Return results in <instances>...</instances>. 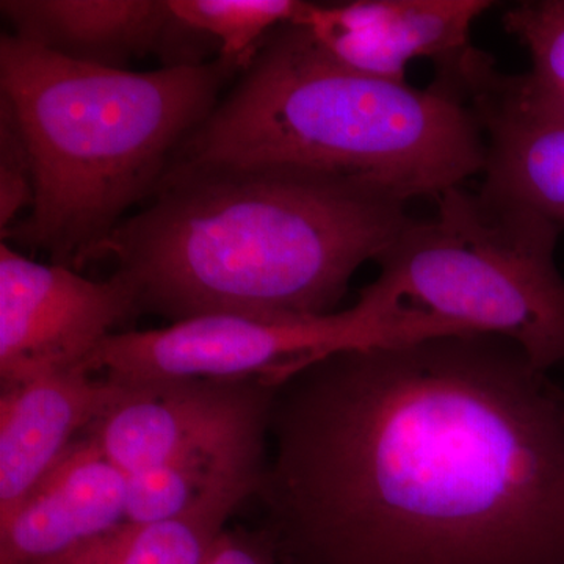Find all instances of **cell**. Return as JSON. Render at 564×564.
I'll return each instance as SVG.
<instances>
[{
  "mask_svg": "<svg viewBox=\"0 0 564 564\" xmlns=\"http://www.w3.org/2000/svg\"><path fill=\"white\" fill-rule=\"evenodd\" d=\"M270 430L284 564H564V389L503 337L334 352Z\"/></svg>",
  "mask_w": 564,
  "mask_h": 564,
  "instance_id": "6da1fadb",
  "label": "cell"
},
{
  "mask_svg": "<svg viewBox=\"0 0 564 564\" xmlns=\"http://www.w3.org/2000/svg\"><path fill=\"white\" fill-rule=\"evenodd\" d=\"M406 206L350 177L292 166L170 165L150 206L95 261L117 262L140 311L173 323L322 317L391 243Z\"/></svg>",
  "mask_w": 564,
  "mask_h": 564,
  "instance_id": "7a4b0ae2",
  "label": "cell"
},
{
  "mask_svg": "<svg viewBox=\"0 0 564 564\" xmlns=\"http://www.w3.org/2000/svg\"><path fill=\"white\" fill-rule=\"evenodd\" d=\"M242 68L218 55L148 73L102 68L0 36V99L31 154L33 204L2 242L82 270L150 198L182 141Z\"/></svg>",
  "mask_w": 564,
  "mask_h": 564,
  "instance_id": "3957f363",
  "label": "cell"
},
{
  "mask_svg": "<svg viewBox=\"0 0 564 564\" xmlns=\"http://www.w3.org/2000/svg\"><path fill=\"white\" fill-rule=\"evenodd\" d=\"M474 110L434 84L381 79L332 57L304 25L270 33L170 165L243 163L336 174L404 203L484 173Z\"/></svg>",
  "mask_w": 564,
  "mask_h": 564,
  "instance_id": "277c9868",
  "label": "cell"
},
{
  "mask_svg": "<svg viewBox=\"0 0 564 564\" xmlns=\"http://www.w3.org/2000/svg\"><path fill=\"white\" fill-rule=\"evenodd\" d=\"M436 202L433 218H408L359 295L503 337L544 372L564 364V276L556 265L563 229L481 188L458 185Z\"/></svg>",
  "mask_w": 564,
  "mask_h": 564,
  "instance_id": "5b68a950",
  "label": "cell"
},
{
  "mask_svg": "<svg viewBox=\"0 0 564 564\" xmlns=\"http://www.w3.org/2000/svg\"><path fill=\"white\" fill-rule=\"evenodd\" d=\"M463 333L426 315L392 311L359 295L322 317L263 321L207 315L166 328L117 333L76 370L115 383L261 380L280 388L334 352Z\"/></svg>",
  "mask_w": 564,
  "mask_h": 564,
  "instance_id": "8992f818",
  "label": "cell"
},
{
  "mask_svg": "<svg viewBox=\"0 0 564 564\" xmlns=\"http://www.w3.org/2000/svg\"><path fill=\"white\" fill-rule=\"evenodd\" d=\"M124 274L91 281L58 263H39L0 245V380L18 384L76 370L139 313Z\"/></svg>",
  "mask_w": 564,
  "mask_h": 564,
  "instance_id": "52a82bcc",
  "label": "cell"
},
{
  "mask_svg": "<svg viewBox=\"0 0 564 564\" xmlns=\"http://www.w3.org/2000/svg\"><path fill=\"white\" fill-rule=\"evenodd\" d=\"M124 384L82 436L126 475L207 448L263 443L278 388L261 380Z\"/></svg>",
  "mask_w": 564,
  "mask_h": 564,
  "instance_id": "ba28073f",
  "label": "cell"
},
{
  "mask_svg": "<svg viewBox=\"0 0 564 564\" xmlns=\"http://www.w3.org/2000/svg\"><path fill=\"white\" fill-rule=\"evenodd\" d=\"M496 6L489 0H356L307 3L299 24L348 68L406 82L417 58L448 65L470 50L475 21Z\"/></svg>",
  "mask_w": 564,
  "mask_h": 564,
  "instance_id": "9c48e42d",
  "label": "cell"
},
{
  "mask_svg": "<svg viewBox=\"0 0 564 564\" xmlns=\"http://www.w3.org/2000/svg\"><path fill=\"white\" fill-rule=\"evenodd\" d=\"M0 11L18 40L102 68L150 54L165 66L202 65L199 43H215L182 24L169 0H2Z\"/></svg>",
  "mask_w": 564,
  "mask_h": 564,
  "instance_id": "30bf717a",
  "label": "cell"
},
{
  "mask_svg": "<svg viewBox=\"0 0 564 564\" xmlns=\"http://www.w3.org/2000/svg\"><path fill=\"white\" fill-rule=\"evenodd\" d=\"M128 477L77 437L0 524V564H39L126 521Z\"/></svg>",
  "mask_w": 564,
  "mask_h": 564,
  "instance_id": "8fae6325",
  "label": "cell"
},
{
  "mask_svg": "<svg viewBox=\"0 0 564 564\" xmlns=\"http://www.w3.org/2000/svg\"><path fill=\"white\" fill-rule=\"evenodd\" d=\"M122 391L124 384L79 370L2 386L0 524Z\"/></svg>",
  "mask_w": 564,
  "mask_h": 564,
  "instance_id": "7c38bea8",
  "label": "cell"
},
{
  "mask_svg": "<svg viewBox=\"0 0 564 564\" xmlns=\"http://www.w3.org/2000/svg\"><path fill=\"white\" fill-rule=\"evenodd\" d=\"M463 99L485 133L481 191L522 204L564 231V124L505 101L478 77L466 85Z\"/></svg>",
  "mask_w": 564,
  "mask_h": 564,
  "instance_id": "4fadbf2b",
  "label": "cell"
},
{
  "mask_svg": "<svg viewBox=\"0 0 564 564\" xmlns=\"http://www.w3.org/2000/svg\"><path fill=\"white\" fill-rule=\"evenodd\" d=\"M265 470L232 475L212 486L193 507L158 522H121L39 564H204L234 510L259 492Z\"/></svg>",
  "mask_w": 564,
  "mask_h": 564,
  "instance_id": "5bb4252c",
  "label": "cell"
},
{
  "mask_svg": "<svg viewBox=\"0 0 564 564\" xmlns=\"http://www.w3.org/2000/svg\"><path fill=\"white\" fill-rule=\"evenodd\" d=\"M182 24L209 36L220 57L242 70L263 40L281 25L299 21L307 3L300 0H169Z\"/></svg>",
  "mask_w": 564,
  "mask_h": 564,
  "instance_id": "9a60e30c",
  "label": "cell"
},
{
  "mask_svg": "<svg viewBox=\"0 0 564 564\" xmlns=\"http://www.w3.org/2000/svg\"><path fill=\"white\" fill-rule=\"evenodd\" d=\"M505 31L529 51L527 79L538 87L564 88V0H525L505 11Z\"/></svg>",
  "mask_w": 564,
  "mask_h": 564,
  "instance_id": "2e32d148",
  "label": "cell"
},
{
  "mask_svg": "<svg viewBox=\"0 0 564 564\" xmlns=\"http://www.w3.org/2000/svg\"><path fill=\"white\" fill-rule=\"evenodd\" d=\"M33 204V174L28 143L13 110L0 99V231L17 223Z\"/></svg>",
  "mask_w": 564,
  "mask_h": 564,
  "instance_id": "e0dca14e",
  "label": "cell"
},
{
  "mask_svg": "<svg viewBox=\"0 0 564 564\" xmlns=\"http://www.w3.org/2000/svg\"><path fill=\"white\" fill-rule=\"evenodd\" d=\"M478 77L505 101L534 117L564 124V88L538 87L527 79L525 74L507 76L494 68L492 58L480 66Z\"/></svg>",
  "mask_w": 564,
  "mask_h": 564,
  "instance_id": "ac0fdd59",
  "label": "cell"
},
{
  "mask_svg": "<svg viewBox=\"0 0 564 564\" xmlns=\"http://www.w3.org/2000/svg\"><path fill=\"white\" fill-rule=\"evenodd\" d=\"M204 564H284L269 534L225 530Z\"/></svg>",
  "mask_w": 564,
  "mask_h": 564,
  "instance_id": "d6986e66",
  "label": "cell"
}]
</instances>
